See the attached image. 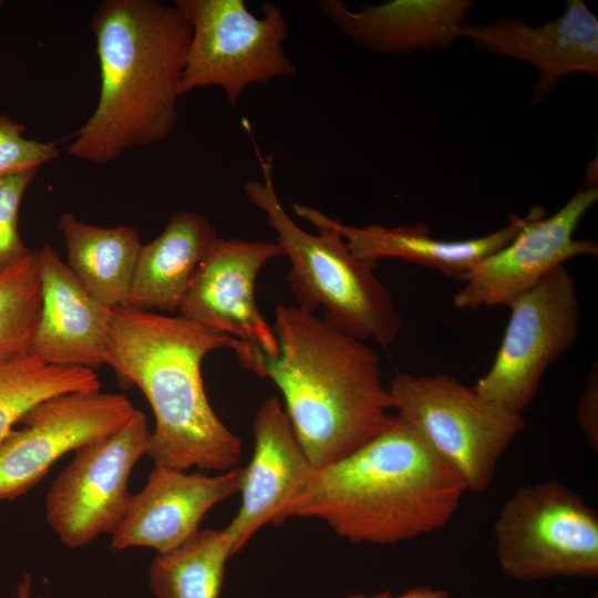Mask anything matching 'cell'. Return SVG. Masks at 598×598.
Wrapping results in <instances>:
<instances>
[{"label":"cell","mask_w":598,"mask_h":598,"mask_svg":"<svg viewBox=\"0 0 598 598\" xmlns=\"http://www.w3.org/2000/svg\"><path fill=\"white\" fill-rule=\"evenodd\" d=\"M466 487L399 416L349 456L317 470L291 517L317 518L353 544L389 545L445 527Z\"/></svg>","instance_id":"4"},{"label":"cell","mask_w":598,"mask_h":598,"mask_svg":"<svg viewBox=\"0 0 598 598\" xmlns=\"http://www.w3.org/2000/svg\"><path fill=\"white\" fill-rule=\"evenodd\" d=\"M216 237L203 215L189 210L174 214L155 239L142 245L125 306L153 312L178 311Z\"/></svg>","instance_id":"20"},{"label":"cell","mask_w":598,"mask_h":598,"mask_svg":"<svg viewBox=\"0 0 598 598\" xmlns=\"http://www.w3.org/2000/svg\"><path fill=\"white\" fill-rule=\"evenodd\" d=\"M234 555L225 528L198 530L174 550L155 555L150 590L155 598H219L226 564Z\"/></svg>","instance_id":"22"},{"label":"cell","mask_w":598,"mask_h":598,"mask_svg":"<svg viewBox=\"0 0 598 598\" xmlns=\"http://www.w3.org/2000/svg\"><path fill=\"white\" fill-rule=\"evenodd\" d=\"M25 127L0 114V179L38 171L60 156L59 143L28 138Z\"/></svg>","instance_id":"25"},{"label":"cell","mask_w":598,"mask_h":598,"mask_svg":"<svg viewBox=\"0 0 598 598\" xmlns=\"http://www.w3.org/2000/svg\"><path fill=\"white\" fill-rule=\"evenodd\" d=\"M94 370L51 365L28 353L0 361V442L39 403L56 395L99 392Z\"/></svg>","instance_id":"23"},{"label":"cell","mask_w":598,"mask_h":598,"mask_svg":"<svg viewBox=\"0 0 598 598\" xmlns=\"http://www.w3.org/2000/svg\"><path fill=\"white\" fill-rule=\"evenodd\" d=\"M64 239L66 266L100 303L125 306L142 240L131 226L101 227L64 213L58 223Z\"/></svg>","instance_id":"21"},{"label":"cell","mask_w":598,"mask_h":598,"mask_svg":"<svg viewBox=\"0 0 598 598\" xmlns=\"http://www.w3.org/2000/svg\"><path fill=\"white\" fill-rule=\"evenodd\" d=\"M597 199V174H587L582 187L550 217H545L544 208L533 207L515 238L465 276L454 306L465 310L508 306L565 261L597 256L596 241L574 238L580 219Z\"/></svg>","instance_id":"11"},{"label":"cell","mask_w":598,"mask_h":598,"mask_svg":"<svg viewBox=\"0 0 598 598\" xmlns=\"http://www.w3.org/2000/svg\"><path fill=\"white\" fill-rule=\"evenodd\" d=\"M346 598H450V595L441 588L416 586L398 596H393L390 591H383L374 595L352 594Z\"/></svg>","instance_id":"28"},{"label":"cell","mask_w":598,"mask_h":598,"mask_svg":"<svg viewBox=\"0 0 598 598\" xmlns=\"http://www.w3.org/2000/svg\"><path fill=\"white\" fill-rule=\"evenodd\" d=\"M576 417L582 434L590 446L598 450V370L591 369L586 386L579 398Z\"/></svg>","instance_id":"27"},{"label":"cell","mask_w":598,"mask_h":598,"mask_svg":"<svg viewBox=\"0 0 598 598\" xmlns=\"http://www.w3.org/2000/svg\"><path fill=\"white\" fill-rule=\"evenodd\" d=\"M221 348L236 353L243 342L182 316L112 309L105 364L151 405L155 426L147 455L154 465L186 472L237 467L241 442L212 408L202 377L204 358Z\"/></svg>","instance_id":"2"},{"label":"cell","mask_w":598,"mask_h":598,"mask_svg":"<svg viewBox=\"0 0 598 598\" xmlns=\"http://www.w3.org/2000/svg\"><path fill=\"white\" fill-rule=\"evenodd\" d=\"M37 174L33 171L0 179V274L31 252L19 233V210Z\"/></svg>","instance_id":"26"},{"label":"cell","mask_w":598,"mask_h":598,"mask_svg":"<svg viewBox=\"0 0 598 598\" xmlns=\"http://www.w3.org/2000/svg\"><path fill=\"white\" fill-rule=\"evenodd\" d=\"M91 28L99 99L68 154L105 164L127 150L161 143L174 132L192 31L175 3L158 0H104Z\"/></svg>","instance_id":"3"},{"label":"cell","mask_w":598,"mask_h":598,"mask_svg":"<svg viewBox=\"0 0 598 598\" xmlns=\"http://www.w3.org/2000/svg\"><path fill=\"white\" fill-rule=\"evenodd\" d=\"M398 415L424 437L460 476L466 491L483 492L525 420L454 377L396 373L388 386Z\"/></svg>","instance_id":"6"},{"label":"cell","mask_w":598,"mask_h":598,"mask_svg":"<svg viewBox=\"0 0 598 598\" xmlns=\"http://www.w3.org/2000/svg\"><path fill=\"white\" fill-rule=\"evenodd\" d=\"M591 598H597V595L595 594V596H592Z\"/></svg>","instance_id":"32"},{"label":"cell","mask_w":598,"mask_h":598,"mask_svg":"<svg viewBox=\"0 0 598 598\" xmlns=\"http://www.w3.org/2000/svg\"><path fill=\"white\" fill-rule=\"evenodd\" d=\"M470 0H388L351 10L342 0H320L317 7L341 33L364 49L408 55L450 47L461 37Z\"/></svg>","instance_id":"18"},{"label":"cell","mask_w":598,"mask_h":598,"mask_svg":"<svg viewBox=\"0 0 598 598\" xmlns=\"http://www.w3.org/2000/svg\"><path fill=\"white\" fill-rule=\"evenodd\" d=\"M136 409L122 394L66 393L48 399L0 442V501L30 492L65 454L123 427Z\"/></svg>","instance_id":"12"},{"label":"cell","mask_w":598,"mask_h":598,"mask_svg":"<svg viewBox=\"0 0 598 598\" xmlns=\"http://www.w3.org/2000/svg\"><path fill=\"white\" fill-rule=\"evenodd\" d=\"M461 37L471 39L478 50L535 66L539 80L534 102L545 97L569 74L598 75V20L580 0L567 1L559 18L539 27L503 18L485 25L464 23Z\"/></svg>","instance_id":"16"},{"label":"cell","mask_w":598,"mask_h":598,"mask_svg":"<svg viewBox=\"0 0 598 598\" xmlns=\"http://www.w3.org/2000/svg\"><path fill=\"white\" fill-rule=\"evenodd\" d=\"M276 357L246 346L239 362L280 390L293 431L319 470L378 436L394 420L380 359L367 342L315 313L278 305Z\"/></svg>","instance_id":"1"},{"label":"cell","mask_w":598,"mask_h":598,"mask_svg":"<svg viewBox=\"0 0 598 598\" xmlns=\"http://www.w3.org/2000/svg\"><path fill=\"white\" fill-rule=\"evenodd\" d=\"M35 252L42 301L29 353L51 365L105 364L112 309L82 287L51 245Z\"/></svg>","instance_id":"17"},{"label":"cell","mask_w":598,"mask_h":598,"mask_svg":"<svg viewBox=\"0 0 598 598\" xmlns=\"http://www.w3.org/2000/svg\"><path fill=\"white\" fill-rule=\"evenodd\" d=\"M507 307L511 316L493 364L473 388L522 413L548 367L578 338L576 281L565 265L559 266Z\"/></svg>","instance_id":"9"},{"label":"cell","mask_w":598,"mask_h":598,"mask_svg":"<svg viewBox=\"0 0 598 598\" xmlns=\"http://www.w3.org/2000/svg\"><path fill=\"white\" fill-rule=\"evenodd\" d=\"M243 476L244 467L207 475L154 465L144 487L132 495L111 548L174 550L199 530L214 506L240 491Z\"/></svg>","instance_id":"15"},{"label":"cell","mask_w":598,"mask_h":598,"mask_svg":"<svg viewBox=\"0 0 598 598\" xmlns=\"http://www.w3.org/2000/svg\"><path fill=\"white\" fill-rule=\"evenodd\" d=\"M493 533L498 564L515 580L598 576V514L560 482L517 488Z\"/></svg>","instance_id":"8"},{"label":"cell","mask_w":598,"mask_h":598,"mask_svg":"<svg viewBox=\"0 0 598 598\" xmlns=\"http://www.w3.org/2000/svg\"><path fill=\"white\" fill-rule=\"evenodd\" d=\"M252 143L262 178L246 182L244 192L266 215L276 243L290 261L287 282L297 307L311 313L322 309L323 320L361 341L392 343L402 318L390 288L375 275L377 264L354 257L340 234L322 223L309 221L318 234L302 229L277 194L275 155L264 156Z\"/></svg>","instance_id":"5"},{"label":"cell","mask_w":598,"mask_h":598,"mask_svg":"<svg viewBox=\"0 0 598 598\" xmlns=\"http://www.w3.org/2000/svg\"><path fill=\"white\" fill-rule=\"evenodd\" d=\"M254 452L244 467L240 507L225 528L235 554L261 528L291 517L317 468L302 448L285 408L268 398L255 414Z\"/></svg>","instance_id":"14"},{"label":"cell","mask_w":598,"mask_h":598,"mask_svg":"<svg viewBox=\"0 0 598 598\" xmlns=\"http://www.w3.org/2000/svg\"><path fill=\"white\" fill-rule=\"evenodd\" d=\"M277 243L216 237L199 262L179 316L276 357L279 344L255 296L260 269L281 256Z\"/></svg>","instance_id":"13"},{"label":"cell","mask_w":598,"mask_h":598,"mask_svg":"<svg viewBox=\"0 0 598 598\" xmlns=\"http://www.w3.org/2000/svg\"><path fill=\"white\" fill-rule=\"evenodd\" d=\"M557 598H573V597H567V596H565V597H557Z\"/></svg>","instance_id":"31"},{"label":"cell","mask_w":598,"mask_h":598,"mask_svg":"<svg viewBox=\"0 0 598 598\" xmlns=\"http://www.w3.org/2000/svg\"><path fill=\"white\" fill-rule=\"evenodd\" d=\"M32 588H33L32 576L30 574H25L17 586V589H16L17 598H32ZM37 598H47V597L39 595L37 596Z\"/></svg>","instance_id":"29"},{"label":"cell","mask_w":598,"mask_h":598,"mask_svg":"<svg viewBox=\"0 0 598 598\" xmlns=\"http://www.w3.org/2000/svg\"><path fill=\"white\" fill-rule=\"evenodd\" d=\"M37 252L0 274V361L28 354L41 312Z\"/></svg>","instance_id":"24"},{"label":"cell","mask_w":598,"mask_h":598,"mask_svg":"<svg viewBox=\"0 0 598 598\" xmlns=\"http://www.w3.org/2000/svg\"><path fill=\"white\" fill-rule=\"evenodd\" d=\"M190 25L181 95L218 87L236 105L251 85L297 73L285 43L288 20L279 6L261 4L256 17L244 0H176Z\"/></svg>","instance_id":"7"},{"label":"cell","mask_w":598,"mask_h":598,"mask_svg":"<svg viewBox=\"0 0 598 598\" xmlns=\"http://www.w3.org/2000/svg\"><path fill=\"white\" fill-rule=\"evenodd\" d=\"M3 3H4V2H3L2 0H0V8L3 6Z\"/></svg>","instance_id":"30"},{"label":"cell","mask_w":598,"mask_h":598,"mask_svg":"<svg viewBox=\"0 0 598 598\" xmlns=\"http://www.w3.org/2000/svg\"><path fill=\"white\" fill-rule=\"evenodd\" d=\"M150 440L146 416L136 410L118 431L74 452L44 504L48 524L64 546L80 548L116 530L132 497L131 473L147 455Z\"/></svg>","instance_id":"10"},{"label":"cell","mask_w":598,"mask_h":598,"mask_svg":"<svg viewBox=\"0 0 598 598\" xmlns=\"http://www.w3.org/2000/svg\"><path fill=\"white\" fill-rule=\"evenodd\" d=\"M293 212L306 221H319L336 229L354 257L378 262L395 258L433 268L463 281L482 259L508 245L524 227L527 216H511L506 226L481 237L441 240L432 237L423 223L386 227L378 224L352 226L331 218L313 207L293 204Z\"/></svg>","instance_id":"19"}]
</instances>
